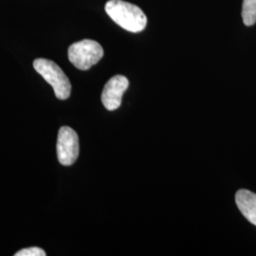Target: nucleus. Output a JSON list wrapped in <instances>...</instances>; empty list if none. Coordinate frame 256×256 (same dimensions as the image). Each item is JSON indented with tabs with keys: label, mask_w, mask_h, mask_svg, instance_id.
<instances>
[{
	"label": "nucleus",
	"mask_w": 256,
	"mask_h": 256,
	"mask_svg": "<svg viewBox=\"0 0 256 256\" xmlns=\"http://www.w3.org/2000/svg\"><path fill=\"white\" fill-rule=\"evenodd\" d=\"M57 158L64 166L74 164L79 155V138L72 128L62 126L58 132Z\"/></svg>",
	"instance_id": "4"
},
{
	"label": "nucleus",
	"mask_w": 256,
	"mask_h": 256,
	"mask_svg": "<svg viewBox=\"0 0 256 256\" xmlns=\"http://www.w3.org/2000/svg\"><path fill=\"white\" fill-rule=\"evenodd\" d=\"M104 10L120 27L130 32H140L147 25V18L142 10L122 0H110Z\"/></svg>",
	"instance_id": "1"
},
{
	"label": "nucleus",
	"mask_w": 256,
	"mask_h": 256,
	"mask_svg": "<svg viewBox=\"0 0 256 256\" xmlns=\"http://www.w3.org/2000/svg\"><path fill=\"white\" fill-rule=\"evenodd\" d=\"M129 82L126 77L122 75L113 76L106 84L102 93V102L104 106L110 111L116 110L122 104L124 93L128 88Z\"/></svg>",
	"instance_id": "5"
},
{
	"label": "nucleus",
	"mask_w": 256,
	"mask_h": 256,
	"mask_svg": "<svg viewBox=\"0 0 256 256\" xmlns=\"http://www.w3.org/2000/svg\"><path fill=\"white\" fill-rule=\"evenodd\" d=\"M242 18L244 24L250 27L256 23V0H243Z\"/></svg>",
	"instance_id": "7"
},
{
	"label": "nucleus",
	"mask_w": 256,
	"mask_h": 256,
	"mask_svg": "<svg viewBox=\"0 0 256 256\" xmlns=\"http://www.w3.org/2000/svg\"><path fill=\"white\" fill-rule=\"evenodd\" d=\"M68 54L70 63L75 68L80 70H88L101 60L104 50L98 42L84 39L70 46Z\"/></svg>",
	"instance_id": "3"
},
{
	"label": "nucleus",
	"mask_w": 256,
	"mask_h": 256,
	"mask_svg": "<svg viewBox=\"0 0 256 256\" xmlns=\"http://www.w3.org/2000/svg\"><path fill=\"white\" fill-rule=\"evenodd\" d=\"M236 202L241 214L256 226V194L241 189L236 192Z\"/></svg>",
	"instance_id": "6"
},
{
	"label": "nucleus",
	"mask_w": 256,
	"mask_h": 256,
	"mask_svg": "<svg viewBox=\"0 0 256 256\" xmlns=\"http://www.w3.org/2000/svg\"><path fill=\"white\" fill-rule=\"evenodd\" d=\"M16 256H46V254L44 250L41 248L30 247L27 248H23L16 252Z\"/></svg>",
	"instance_id": "8"
},
{
	"label": "nucleus",
	"mask_w": 256,
	"mask_h": 256,
	"mask_svg": "<svg viewBox=\"0 0 256 256\" xmlns=\"http://www.w3.org/2000/svg\"><path fill=\"white\" fill-rule=\"evenodd\" d=\"M34 68L54 88L56 98L66 100L70 96V82L62 68L54 61L39 58L34 60Z\"/></svg>",
	"instance_id": "2"
}]
</instances>
